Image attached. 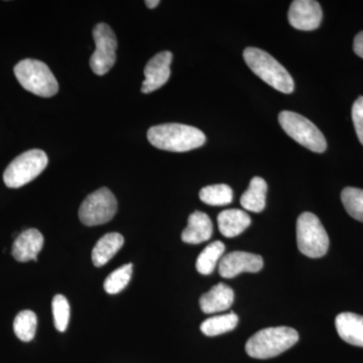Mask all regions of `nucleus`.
I'll list each match as a JSON object with an SVG mask.
<instances>
[{
	"instance_id": "f257e3e1",
	"label": "nucleus",
	"mask_w": 363,
	"mask_h": 363,
	"mask_svg": "<svg viewBox=\"0 0 363 363\" xmlns=\"http://www.w3.org/2000/svg\"><path fill=\"white\" fill-rule=\"evenodd\" d=\"M147 140L157 149L184 152L202 147L206 142V136L194 126L166 123L150 128Z\"/></svg>"
},
{
	"instance_id": "f03ea898",
	"label": "nucleus",
	"mask_w": 363,
	"mask_h": 363,
	"mask_svg": "<svg viewBox=\"0 0 363 363\" xmlns=\"http://www.w3.org/2000/svg\"><path fill=\"white\" fill-rule=\"evenodd\" d=\"M243 58L250 70L274 89L285 94H290L295 89L292 76L269 52L259 48H247Z\"/></svg>"
},
{
	"instance_id": "7ed1b4c3",
	"label": "nucleus",
	"mask_w": 363,
	"mask_h": 363,
	"mask_svg": "<svg viewBox=\"0 0 363 363\" xmlns=\"http://www.w3.org/2000/svg\"><path fill=\"white\" fill-rule=\"evenodd\" d=\"M298 340V333L290 327H269L252 336L245 345L250 357L269 359L293 347Z\"/></svg>"
},
{
	"instance_id": "20e7f679",
	"label": "nucleus",
	"mask_w": 363,
	"mask_h": 363,
	"mask_svg": "<svg viewBox=\"0 0 363 363\" xmlns=\"http://www.w3.org/2000/svg\"><path fill=\"white\" fill-rule=\"evenodd\" d=\"M14 74L20 84L33 94L49 98L58 93V81L44 62L23 60L14 67Z\"/></svg>"
},
{
	"instance_id": "39448f33",
	"label": "nucleus",
	"mask_w": 363,
	"mask_h": 363,
	"mask_svg": "<svg viewBox=\"0 0 363 363\" xmlns=\"http://www.w3.org/2000/svg\"><path fill=\"white\" fill-rule=\"evenodd\" d=\"M279 123L286 135L306 149L321 154L327 149L326 138L312 121L293 111H281Z\"/></svg>"
},
{
	"instance_id": "423d86ee",
	"label": "nucleus",
	"mask_w": 363,
	"mask_h": 363,
	"mask_svg": "<svg viewBox=\"0 0 363 363\" xmlns=\"http://www.w3.org/2000/svg\"><path fill=\"white\" fill-rule=\"evenodd\" d=\"M298 248L311 259H320L328 252L329 236L316 215L304 212L297 221Z\"/></svg>"
},
{
	"instance_id": "0eeeda50",
	"label": "nucleus",
	"mask_w": 363,
	"mask_h": 363,
	"mask_svg": "<svg viewBox=\"0 0 363 363\" xmlns=\"http://www.w3.org/2000/svg\"><path fill=\"white\" fill-rule=\"evenodd\" d=\"M47 154L42 150L23 152L9 164L4 174V184L9 188L18 189L35 180L47 168Z\"/></svg>"
},
{
	"instance_id": "6e6552de",
	"label": "nucleus",
	"mask_w": 363,
	"mask_h": 363,
	"mask_svg": "<svg viewBox=\"0 0 363 363\" xmlns=\"http://www.w3.org/2000/svg\"><path fill=\"white\" fill-rule=\"evenodd\" d=\"M117 200L108 188H100L86 197L79 208V219L86 226L102 225L113 218Z\"/></svg>"
},
{
	"instance_id": "1a4fd4ad",
	"label": "nucleus",
	"mask_w": 363,
	"mask_h": 363,
	"mask_svg": "<svg viewBox=\"0 0 363 363\" xmlns=\"http://www.w3.org/2000/svg\"><path fill=\"white\" fill-rule=\"evenodd\" d=\"M96 49L90 58V67L98 76L108 73L116 61L117 40L116 33L106 23H98L93 30Z\"/></svg>"
},
{
	"instance_id": "9d476101",
	"label": "nucleus",
	"mask_w": 363,
	"mask_h": 363,
	"mask_svg": "<svg viewBox=\"0 0 363 363\" xmlns=\"http://www.w3.org/2000/svg\"><path fill=\"white\" fill-rule=\"evenodd\" d=\"M289 23L298 30H314L321 25L323 13L319 2L295 0L289 9Z\"/></svg>"
},
{
	"instance_id": "9b49d317",
	"label": "nucleus",
	"mask_w": 363,
	"mask_h": 363,
	"mask_svg": "<svg viewBox=\"0 0 363 363\" xmlns=\"http://www.w3.org/2000/svg\"><path fill=\"white\" fill-rule=\"evenodd\" d=\"M264 267V259L259 255L245 252H233L224 255L219 262L222 278L233 279L242 272H259Z\"/></svg>"
},
{
	"instance_id": "f8f14e48",
	"label": "nucleus",
	"mask_w": 363,
	"mask_h": 363,
	"mask_svg": "<svg viewBox=\"0 0 363 363\" xmlns=\"http://www.w3.org/2000/svg\"><path fill=\"white\" fill-rule=\"evenodd\" d=\"M172 60H173V54L169 51L159 52L154 58L150 60L143 70L145 80L143 82V93L149 94L160 89L168 82L171 76L169 66H171Z\"/></svg>"
},
{
	"instance_id": "ddd939ff",
	"label": "nucleus",
	"mask_w": 363,
	"mask_h": 363,
	"mask_svg": "<svg viewBox=\"0 0 363 363\" xmlns=\"http://www.w3.org/2000/svg\"><path fill=\"white\" fill-rule=\"evenodd\" d=\"M43 247H44L43 234L38 229H26L14 240L11 252L18 262H28L30 260L37 262L38 255Z\"/></svg>"
},
{
	"instance_id": "4468645a",
	"label": "nucleus",
	"mask_w": 363,
	"mask_h": 363,
	"mask_svg": "<svg viewBox=\"0 0 363 363\" xmlns=\"http://www.w3.org/2000/svg\"><path fill=\"white\" fill-rule=\"evenodd\" d=\"M213 233L211 219L204 212L195 211L189 216L188 226L182 233V240L189 245H199L209 240Z\"/></svg>"
},
{
	"instance_id": "2eb2a0df",
	"label": "nucleus",
	"mask_w": 363,
	"mask_h": 363,
	"mask_svg": "<svg viewBox=\"0 0 363 363\" xmlns=\"http://www.w3.org/2000/svg\"><path fill=\"white\" fill-rule=\"evenodd\" d=\"M234 292L230 286L220 283L200 298V308L205 314L226 311L233 306Z\"/></svg>"
},
{
	"instance_id": "dca6fc26",
	"label": "nucleus",
	"mask_w": 363,
	"mask_h": 363,
	"mask_svg": "<svg viewBox=\"0 0 363 363\" xmlns=\"http://www.w3.org/2000/svg\"><path fill=\"white\" fill-rule=\"evenodd\" d=\"M336 330L342 340L351 345L363 347V317L354 313L344 312L335 320Z\"/></svg>"
},
{
	"instance_id": "f3484780",
	"label": "nucleus",
	"mask_w": 363,
	"mask_h": 363,
	"mask_svg": "<svg viewBox=\"0 0 363 363\" xmlns=\"http://www.w3.org/2000/svg\"><path fill=\"white\" fill-rule=\"evenodd\" d=\"M218 228L222 235L233 238L240 235L252 224L250 215L240 209H227L217 217Z\"/></svg>"
},
{
	"instance_id": "a211bd4d",
	"label": "nucleus",
	"mask_w": 363,
	"mask_h": 363,
	"mask_svg": "<svg viewBox=\"0 0 363 363\" xmlns=\"http://www.w3.org/2000/svg\"><path fill=\"white\" fill-rule=\"evenodd\" d=\"M124 243L121 233H111L102 236L92 250V262L95 267H104L121 250Z\"/></svg>"
},
{
	"instance_id": "6ab92c4d",
	"label": "nucleus",
	"mask_w": 363,
	"mask_h": 363,
	"mask_svg": "<svg viewBox=\"0 0 363 363\" xmlns=\"http://www.w3.org/2000/svg\"><path fill=\"white\" fill-rule=\"evenodd\" d=\"M267 184L260 177L250 181V187L240 198L241 206L253 213H260L266 207Z\"/></svg>"
},
{
	"instance_id": "aec40b11",
	"label": "nucleus",
	"mask_w": 363,
	"mask_h": 363,
	"mask_svg": "<svg viewBox=\"0 0 363 363\" xmlns=\"http://www.w3.org/2000/svg\"><path fill=\"white\" fill-rule=\"evenodd\" d=\"M224 252H225V245L221 241H214V242L210 243L198 257L196 269L204 276L211 274Z\"/></svg>"
},
{
	"instance_id": "412c9836",
	"label": "nucleus",
	"mask_w": 363,
	"mask_h": 363,
	"mask_svg": "<svg viewBox=\"0 0 363 363\" xmlns=\"http://www.w3.org/2000/svg\"><path fill=\"white\" fill-rule=\"evenodd\" d=\"M238 324V315L234 313L221 315V316H215L208 318L201 324V331L203 334L210 337L221 335L227 332L233 331Z\"/></svg>"
},
{
	"instance_id": "4be33fe9",
	"label": "nucleus",
	"mask_w": 363,
	"mask_h": 363,
	"mask_svg": "<svg viewBox=\"0 0 363 363\" xmlns=\"http://www.w3.org/2000/svg\"><path fill=\"white\" fill-rule=\"evenodd\" d=\"M200 199L210 206H225L233 200V189L225 184L207 186L200 191Z\"/></svg>"
},
{
	"instance_id": "5701e85b",
	"label": "nucleus",
	"mask_w": 363,
	"mask_h": 363,
	"mask_svg": "<svg viewBox=\"0 0 363 363\" xmlns=\"http://www.w3.org/2000/svg\"><path fill=\"white\" fill-rule=\"evenodd\" d=\"M38 317L35 312L25 310L16 315L13 322V331L20 340L30 342L37 332Z\"/></svg>"
},
{
	"instance_id": "b1692460",
	"label": "nucleus",
	"mask_w": 363,
	"mask_h": 363,
	"mask_svg": "<svg viewBox=\"0 0 363 363\" xmlns=\"http://www.w3.org/2000/svg\"><path fill=\"white\" fill-rule=\"evenodd\" d=\"M133 264H126L112 272L104 281L105 292L109 295H116L125 289L130 284L131 274H133Z\"/></svg>"
},
{
	"instance_id": "393cba45",
	"label": "nucleus",
	"mask_w": 363,
	"mask_h": 363,
	"mask_svg": "<svg viewBox=\"0 0 363 363\" xmlns=\"http://www.w3.org/2000/svg\"><path fill=\"white\" fill-rule=\"evenodd\" d=\"M341 201L347 213L352 218L363 222V190L347 187L341 193Z\"/></svg>"
},
{
	"instance_id": "a878e982",
	"label": "nucleus",
	"mask_w": 363,
	"mask_h": 363,
	"mask_svg": "<svg viewBox=\"0 0 363 363\" xmlns=\"http://www.w3.org/2000/svg\"><path fill=\"white\" fill-rule=\"evenodd\" d=\"M54 323L57 330L65 332L70 321V305L65 296L56 295L52 302Z\"/></svg>"
},
{
	"instance_id": "bb28decb",
	"label": "nucleus",
	"mask_w": 363,
	"mask_h": 363,
	"mask_svg": "<svg viewBox=\"0 0 363 363\" xmlns=\"http://www.w3.org/2000/svg\"><path fill=\"white\" fill-rule=\"evenodd\" d=\"M352 121L358 140L363 145V96L357 98L352 106Z\"/></svg>"
},
{
	"instance_id": "cd10ccee",
	"label": "nucleus",
	"mask_w": 363,
	"mask_h": 363,
	"mask_svg": "<svg viewBox=\"0 0 363 363\" xmlns=\"http://www.w3.org/2000/svg\"><path fill=\"white\" fill-rule=\"evenodd\" d=\"M353 50L358 57L363 59V32L357 33L353 43Z\"/></svg>"
},
{
	"instance_id": "c85d7f7f",
	"label": "nucleus",
	"mask_w": 363,
	"mask_h": 363,
	"mask_svg": "<svg viewBox=\"0 0 363 363\" xmlns=\"http://www.w3.org/2000/svg\"><path fill=\"white\" fill-rule=\"evenodd\" d=\"M145 4L149 9H152L159 6L160 1L159 0H147Z\"/></svg>"
}]
</instances>
